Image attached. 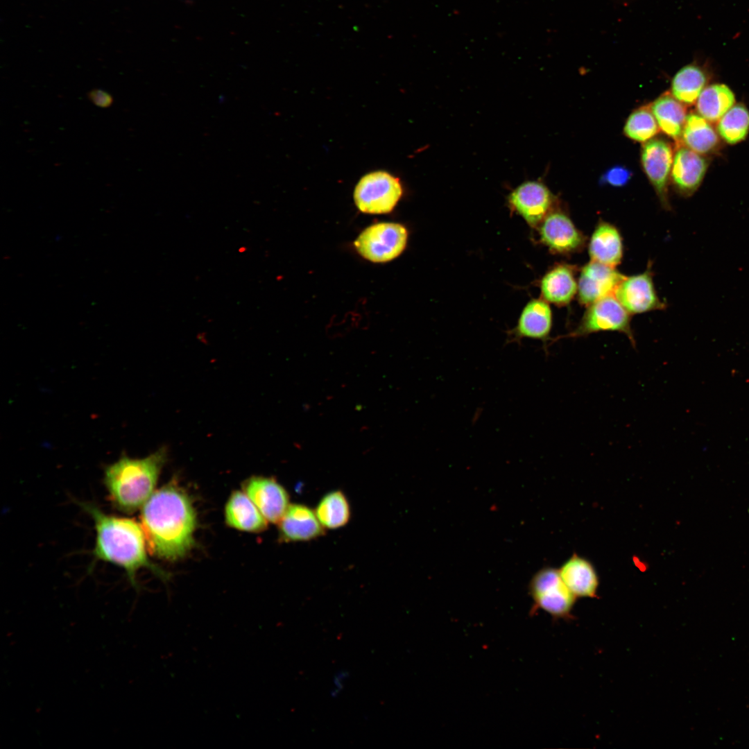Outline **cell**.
<instances>
[{
	"mask_svg": "<svg viewBox=\"0 0 749 749\" xmlns=\"http://www.w3.org/2000/svg\"><path fill=\"white\" fill-rule=\"evenodd\" d=\"M650 108L660 129L674 139H680L687 117L682 103L666 94L657 98Z\"/></svg>",
	"mask_w": 749,
	"mask_h": 749,
	"instance_id": "cell-21",
	"label": "cell"
},
{
	"mask_svg": "<svg viewBox=\"0 0 749 749\" xmlns=\"http://www.w3.org/2000/svg\"><path fill=\"white\" fill-rule=\"evenodd\" d=\"M630 315L614 295H608L589 305L576 327L562 337L574 338L601 332H619L624 334L635 347Z\"/></svg>",
	"mask_w": 749,
	"mask_h": 749,
	"instance_id": "cell-4",
	"label": "cell"
},
{
	"mask_svg": "<svg viewBox=\"0 0 749 749\" xmlns=\"http://www.w3.org/2000/svg\"><path fill=\"white\" fill-rule=\"evenodd\" d=\"M408 233L406 227L394 223H380L365 229L354 242L358 252L372 262H386L404 250Z\"/></svg>",
	"mask_w": 749,
	"mask_h": 749,
	"instance_id": "cell-6",
	"label": "cell"
},
{
	"mask_svg": "<svg viewBox=\"0 0 749 749\" xmlns=\"http://www.w3.org/2000/svg\"><path fill=\"white\" fill-rule=\"evenodd\" d=\"M245 490L265 519L272 523H279L290 505L288 492L272 478H251Z\"/></svg>",
	"mask_w": 749,
	"mask_h": 749,
	"instance_id": "cell-13",
	"label": "cell"
},
{
	"mask_svg": "<svg viewBox=\"0 0 749 749\" xmlns=\"http://www.w3.org/2000/svg\"><path fill=\"white\" fill-rule=\"evenodd\" d=\"M88 98L96 106L101 108L110 107L113 103L111 94L101 89H94L88 94Z\"/></svg>",
	"mask_w": 749,
	"mask_h": 749,
	"instance_id": "cell-29",
	"label": "cell"
},
{
	"mask_svg": "<svg viewBox=\"0 0 749 749\" xmlns=\"http://www.w3.org/2000/svg\"><path fill=\"white\" fill-rule=\"evenodd\" d=\"M279 524L281 537L287 542L309 541L325 533L315 511L301 503L290 504Z\"/></svg>",
	"mask_w": 749,
	"mask_h": 749,
	"instance_id": "cell-14",
	"label": "cell"
},
{
	"mask_svg": "<svg viewBox=\"0 0 749 749\" xmlns=\"http://www.w3.org/2000/svg\"><path fill=\"white\" fill-rule=\"evenodd\" d=\"M625 277L615 268L590 261L582 268L578 279L579 302L588 307L613 295Z\"/></svg>",
	"mask_w": 749,
	"mask_h": 749,
	"instance_id": "cell-11",
	"label": "cell"
},
{
	"mask_svg": "<svg viewBox=\"0 0 749 749\" xmlns=\"http://www.w3.org/2000/svg\"><path fill=\"white\" fill-rule=\"evenodd\" d=\"M659 129L651 108L642 107L629 115L623 127V132L634 141L645 143L652 139Z\"/></svg>",
	"mask_w": 749,
	"mask_h": 749,
	"instance_id": "cell-27",
	"label": "cell"
},
{
	"mask_svg": "<svg viewBox=\"0 0 749 749\" xmlns=\"http://www.w3.org/2000/svg\"><path fill=\"white\" fill-rule=\"evenodd\" d=\"M706 82V74L700 67L694 64L686 65L673 77L672 95L681 103L692 104L698 99Z\"/></svg>",
	"mask_w": 749,
	"mask_h": 749,
	"instance_id": "cell-25",
	"label": "cell"
},
{
	"mask_svg": "<svg viewBox=\"0 0 749 749\" xmlns=\"http://www.w3.org/2000/svg\"><path fill=\"white\" fill-rule=\"evenodd\" d=\"M161 448L142 458L121 456L104 470V483L112 505L124 513H132L144 506L154 492L166 460Z\"/></svg>",
	"mask_w": 749,
	"mask_h": 749,
	"instance_id": "cell-3",
	"label": "cell"
},
{
	"mask_svg": "<svg viewBox=\"0 0 749 749\" xmlns=\"http://www.w3.org/2000/svg\"><path fill=\"white\" fill-rule=\"evenodd\" d=\"M588 250L591 261L615 268L623 257L622 238L617 228L600 222L590 237Z\"/></svg>",
	"mask_w": 749,
	"mask_h": 749,
	"instance_id": "cell-17",
	"label": "cell"
},
{
	"mask_svg": "<svg viewBox=\"0 0 749 749\" xmlns=\"http://www.w3.org/2000/svg\"><path fill=\"white\" fill-rule=\"evenodd\" d=\"M552 326V314L545 300H533L524 309L513 334L516 339L529 338L545 341Z\"/></svg>",
	"mask_w": 749,
	"mask_h": 749,
	"instance_id": "cell-19",
	"label": "cell"
},
{
	"mask_svg": "<svg viewBox=\"0 0 749 749\" xmlns=\"http://www.w3.org/2000/svg\"><path fill=\"white\" fill-rule=\"evenodd\" d=\"M141 519L148 546L159 558L177 560L193 545L194 508L187 494L172 484L153 492L143 506Z\"/></svg>",
	"mask_w": 749,
	"mask_h": 749,
	"instance_id": "cell-1",
	"label": "cell"
},
{
	"mask_svg": "<svg viewBox=\"0 0 749 749\" xmlns=\"http://www.w3.org/2000/svg\"><path fill=\"white\" fill-rule=\"evenodd\" d=\"M720 136L728 144L743 140L749 132V111L741 104L732 106L720 119L717 126Z\"/></svg>",
	"mask_w": 749,
	"mask_h": 749,
	"instance_id": "cell-26",
	"label": "cell"
},
{
	"mask_svg": "<svg viewBox=\"0 0 749 749\" xmlns=\"http://www.w3.org/2000/svg\"><path fill=\"white\" fill-rule=\"evenodd\" d=\"M632 175V171L626 166L615 165L603 173L600 179V183L614 187H621L630 181Z\"/></svg>",
	"mask_w": 749,
	"mask_h": 749,
	"instance_id": "cell-28",
	"label": "cell"
},
{
	"mask_svg": "<svg viewBox=\"0 0 749 749\" xmlns=\"http://www.w3.org/2000/svg\"><path fill=\"white\" fill-rule=\"evenodd\" d=\"M225 519L229 526L236 529L257 532L266 527L267 520L246 493L234 492L225 507Z\"/></svg>",
	"mask_w": 749,
	"mask_h": 749,
	"instance_id": "cell-20",
	"label": "cell"
},
{
	"mask_svg": "<svg viewBox=\"0 0 749 749\" xmlns=\"http://www.w3.org/2000/svg\"><path fill=\"white\" fill-rule=\"evenodd\" d=\"M403 193L399 178L378 171L363 176L356 184L354 200L363 213L379 214L391 212Z\"/></svg>",
	"mask_w": 749,
	"mask_h": 749,
	"instance_id": "cell-5",
	"label": "cell"
},
{
	"mask_svg": "<svg viewBox=\"0 0 749 749\" xmlns=\"http://www.w3.org/2000/svg\"><path fill=\"white\" fill-rule=\"evenodd\" d=\"M540 288L545 301L558 306L568 304L578 291L574 266L564 264L553 267L543 277Z\"/></svg>",
	"mask_w": 749,
	"mask_h": 749,
	"instance_id": "cell-18",
	"label": "cell"
},
{
	"mask_svg": "<svg viewBox=\"0 0 749 749\" xmlns=\"http://www.w3.org/2000/svg\"><path fill=\"white\" fill-rule=\"evenodd\" d=\"M78 503L94 522L95 560L109 562L123 568L135 589L139 587L136 575L142 568L163 576L164 572L148 558L144 532L139 523L133 519L106 514L93 503Z\"/></svg>",
	"mask_w": 749,
	"mask_h": 749,
	"instance_id": "cell-2",
	"label": "cell"
},
{
	"mask_svg": "<svg viewBox=\"0 0 749 749\" xmlns=\"http://www.w3.org/2000/svg\"><path fill=\"white\" fill-rule=\"evenodd\" d=\"M735 103L732 91L724 84H713L703 89L698 99L696 108L707 121H718Z\"/></svg>",
	"mask_w": 749,
	"mask_h": 749,
	"instance_id": "cell-23",
	"label": "cell"
},
{
	"mask_svg": "<svg viewBox=\"0 0 749 749\" xmlns=\"http://www.w3.org/2000/svg\"><path fill=\"white\" fill-rule=\"evenodd\" d=\"M540 234L542 241L551 251L562 255L581 250L586 242L585 236L562 212H551L544 218Z\"/></svg>",
	"mask_w": 749,
	"mask_h": 749,
	"instance_id": "cell-10",
	"label": "cell"
},
{
	"mask_svg": "<svg viewBox=\"0 0 749 749\" xmlns=\"http://www.w3.org/2000/svg\"><path fill=\"white\" fill-rule=\"evenodd\" d=\"M314 511L322 527L332 530L345 526L351 517L349 501L339 490L325 494L317 503Z\"/></svg>",
	"mask_w": 749,
	"mask_h": 749,
	"instance_id": "cell-22",
	"label": "cell"
},
{
	"mask_svg": "<svg viewBox=\"0 0 749 749\" xmlns=\"http://www.w3.org/2000/svg\"><path fill=\"white\" fill-rule=\"evenodd\" d=\"M707 168L706 160L699 153L680 148L673 157L671 173L675 188L682 195L692 194L700 186Z\"/></svg>",
	"mask_w": 749,
	"mask_h": 749,
	"instance_id": "cell-15",
	"label": "cell"
},
{
	"mask_svg": "<svg viewBox=\"0 0 749 749\" xmlns=\"http://www.w3.org/2000/svg\"><path fill=\"white\" fill-rule=\"evenodd\" d=\"M530 590L535 605L556 618L571 615L576 597L562 580L559 570L545 567L533 577Z\"/></svg>",
	"mask_w": 749,
	"mask_h": 749,
	"instance_id": "cell-7",
	"label": "cell"
},
{
	"mask_svg": "<svg viewBox=\"0 0 749 749\" xmlns=\"http://www.w3.org/2000/svg\"><path fill=\"white\" fill-rule=\"evenodd\" d=\"M508 202L531 226L535 227L551 212L553 197L542 182L528 181L510 193Z\"/></svg>",
	"mask_w": 749,
	"mask_h": 749,
	"instance_id": "cell-12",
	"label": "cell"
},
{
	"mask_svg": "<svg viewBox=\"0 0 749 749\" xmlns=\"http://www.w3.org/2000/svg\"><path fill=\"white\" fill-rule=\"evenodd\" d=\"M559 572L562 580L576 597H596L599 577L589 560L573 554L561 566Z\"/></svg>",
	"mask_w": 749,
	"mask_h": 749,
	"instance_id": "cell-16",
	"label": "cell"
},
{
	"mask_svg": "<svg viewBox=\"0 0 749 749\" xmlns=\"http://www.w3.org/2000/svg\"><path fill=\"white\" fill-rule=\"evenodd\" d=\"M673 161L672 148L664 139L652 138L642 148L643 169L665 209L669 208L668 182Z\"/></svg>",
	"mask_w": 749,
	"mask_h": 749,
	"instance_id": "cell-8",
	"label": "cell"
},
{
	"mask_svg": "<svg viewBox=\"0 0 749 749\" xmlns=\"http://www.w3.org/2000/svg\"><path fill=\"white\" fill-rule=\"evenodd\" d=\"M614 295L630 314L663 309L665 304L657 295L650 268L640 274L625 277Z\"/></svg>",
	"mask_w": 749,
	"mask_h": 749,
	"instance_id": "cell-9",
	"label": "cell"
},
{
	"mask_svg": "<svg viewBox=\"0 0 749 749\" xmlns=\"http://www.w3.org/2000/svg\"><path fill=\"white\" fill-rule=\"evenodd\" d=\"M686 146L699 154L710 152L718 144V136L708 121L694 113L687 116L682 130Z\"/></svg>",
	"mask_w": 749,
	"mask_h": 749,
	"instance_id": "cell-24",
	"label": "cell"
}]
</instances>
